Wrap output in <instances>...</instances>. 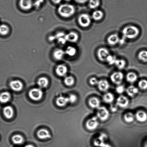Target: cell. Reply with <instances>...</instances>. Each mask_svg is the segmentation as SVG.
Masks as SVG:
<instances>
[{
  "label": "cell",
  "instance_id": "37",
  "mask_svg": "<svg viewBox=\"0 0 147 147\" xmlns=\"http://www.w3.org/2000/svg\"><path fill=\"white\" fill-rule=\"evenodd\" d=\"M116 60L117 59L116 57L109 55L107 58L106 62L110 65H112L115 64Z\"/></svg>",
  "mask_w": 147,
  "mask_h": 147
},
{
  "label": "cell",
  "instance_id": "2",
  "mask_svg": "<svg viewBox=\"0 0 147 147\" xmlns=\"http://www.w3.org/2000/svg\"><path fill=\"white\" fill-rule=\"evenodd\" d=\"M139 30L134 26H129L122 30V33L124 38L129 39L136 38L139 34Z\"/></svg>",
  "mask_w": 147,
  "mask_h": 147
},
{
  "label": "cell",
  "instance_id": "21",
  "mask_svg": "<svg viewBox=\"0 0 147 147\" xmlns=\"http://www.w3.org/2000/svg\"><path fill=\"white\" fill-rule=\"evenodd\" d=\"M11 98V95L8 92H4L0 94V102L5 103L9 101Z\"/></svg>",
  "mask_w": 147,
  "mask_h": 147
},
{
  "label": "cell",
  "instance_id": "12",
  "mask_svg": "<svg viewBox=\"0 0 147 147\" xmlns=\"http://www.w3.org/2000/svg\"><path fill=\"white\" fill-rule=\"evenodd\" d=\"M37 136L39 139L42 140L50 139L51 137L49 132L45 129L38 130L37 132Z\"/></svg>",
  "mask_w": 147,
  "mask_h": 147
},
{
  "label": "cell",
  "instance_id": "13",
  "mask_svg": "<svg viewBox=\"0 0 147 147\" xmlns=\"http://www.w3.org/2000/svg\"><path fill=\"white\" fill-rule=\"evenodd\" d=\"M97 85L99 90L102 92L107 91L109 90L110 86L109 82L106 80L99 81Z\"/></svg>",
  "mask_w": 147,
  "mask_h": 147
},
{
  "label": "cell",
  "instance_id": "22",
  "mask_svg": "<svg viewBox=\"0 0 147 147\" xmlns=\"http://www.w3.org/2000/svg\"><path fill=\"white\" fill-rule=\"evenodd\" d=\"M68 102V98L63 96L58 97L56 100V103L57 106L61 107L65 106Z\"/></svg>",
  "mask_w": 147,
  "mask_h": 147
},
{
  "label": "cell",
  "instance_id": "11",
  "mask_svg": "<svg viewBox=\"0 0 147 147\" xmlns=\"http://www.w3.org/2000/svg\"><path fill=\"white\" fill-rule=\"evenodd\" d=\"M19 4L22 9L28 10L32 7L33 2L32 0H20Z\"/></svg>",
  "mask_w": 147,
  "mask_h": 147
},
{
  "label": "cell",
  "instance_id": "5",
  "mask_svg": "<svg viewBox=\"0 0 147 147\" xmlns=\"http://www.w3.org/2000/svg\"><path fill=\"white\" fill-rule=\"evenodd\" d=\"M43 93L41 89L35 88L31 89L29 93L30 98L34 101L40 100L42 97Z\"/></svg>",
  "mask_w": 147,
  "mask_h": 147
},
{
  "label": "cell",
  "instance_id": "31",
  "mask_svg": "<svg viewBox=\"0 0 147 147\" xmlns=\"http://www.w3.org/2000/svg\"><path fill=\"white\" fill-rule=\"evenodd\" d=\"M100 4V0H89V7L92 9H94L98 8Z\"/></svg>",
  "mask_w": 147,
  "mask_h": 147
},
{
  "label": "cell",
  "instance_id": "47",
  "mask_svg": "<svg viewBox=\"0 0 147 147\" xmlns=\"http://www.w3.org/2000/svg\"><path fill=\"white\" fill-rule=\"evenodd\" d=\"M144 147H147V141L145 142L144 144Z\"/></svg>",
  "mask_w": 147,
  "mask_h": 147
},
{
  "label": "cell",
  "instance_id": "1",
  "mask_svg": "<svg viewBox=\"0 0 147 147\" xmlns=\"http://www.w3.org/2000/svg\"><path fill=\"white\" fill-rule=\"evenodd\" d=\"M58 11L59 13L62 17L64 18H69L75 13L76 9L73 5L65 4H62L59 7Z\"/></svg>",
  "mask_w": 147,
  "mask_h": 147
},
{
  "label": "cell",
  "instance_id": "4",
  "mask_svg": "<svg viewBox=\"0 0 147 147\" xmlns=\"http://www.w3.org/2000/svg\"><path fill=\"white\" fill-rule=\"evenodd\" d=\"M96 114L97 118L102 121L107 120L110 115L109 110L103 106L98 108Z\"/></svg>",
  "mask_w": 147,
  "mask_h": 147
},
{
  "label": "cell",
  "instance_id": "32",
  "mask_svg": "<svg viewBox=\"0 0 147 147\" xmlns=\"http://www.w3.org/2000/svg\"><path fill=\"white\" fill-rule=\"evenodd\" d=\"M124 119L127 123H131L134 120L135 116L131 112H128L124 116Z\"/></svg>",
  "mask_w": 147,
  "mask_h": 147
},
{
  "label": "cell",
  "instance_id": "14",
  "mask_svg": "<svg viewBox=\"0 0 147 147\" xmlns=\"http://www.w3.org/2000/svg\"><path fill=\"white\" fill-rule=\"evenodd\" d=\"M119 35L117 34H113L109 36L107 38L108 44L111 45H116L119 42Z\"/></svg>",
  "mask_w": 147,
  "mask_h": 147
},
{
  "label": "cell",
  "instance_id": "26",
  "mask_svg": "<svg viewBox=\"0 0 147 147\" xmlns=\"http://www.w3.org/2000/svg\"><path fill=\"white\" fill-rule=\"evenodd\" d=\"M48 79L45 77H41L38 79L37 84L41 88L47 87L49 84Z\"/></svg>",
  "mask_w": 147,
  "mask_h": 147
},
{
  "label": "cell",
  "instance_id": "36",
  "mask_svg": "<svg viewBox=\"0 0 147 147\" xmlns=\"http://www.w3.org/2000/svg\"><path fill=\"white\" fill-rule=\"evenodd\" d=\"M64 82L66 85L68 86H71L74 84L75 80L71 76H67L64 79Z\"/></svg>",
  "mask_w": 147,
  "mask_h": 147
},
{
  "label": "cell",
  "instance_id": "40",
  "mask_svg": "<svg viewBox=\"0 0 147 147\" xmlns=\"http://www.w3.org/2000/svg\"><path fill=\"white\" fill-rule=\"evenodd\" d=\"M44 0H34L33 5L36 8L40 7L41 4L44 2Z\"/></svg>",
  "mask_w": 147,
  "mask_h": 147
},
{
  "label": "cell",
  "instance_id": "18",
  "mask_svg": "<svg viewBox=\"0 0 147 147\" xmlns=\"http://www.w3.org/2000/svg\"><path fill=\"white\" fill-rule=\"evenodd\" d=\"M136 119L139 122H143L147 120V113L144 111H139L136 114Z\"/></svg>",
  "mask_w": 147,
  "mask_h": 147
},
{
  "label": "cell",
  "instance_id": "3",
  "mask_svg": "<svg viewBox=\"0 0 147 147\" xmlns=\"http://www.w3.org/2000/svg\"><path fill=\"white\" fill-rule=\"evenodd\" d=\"M78 22L80 26L86 28L90 26L91 22V19L88 14H82L79 16L78 18Z\"/></svg>",
  "mask_w": 147,
  "mask_h": 147
},
{
  "label": "cell",
  "instance_id": "16",
  "mask_svg": "<svg viewBox=\"0 0 147 147\" xmlns=\"http://www.w3.org/2000/svg\"><path fill=\"white\" fill-rule=\"evenodd\" d=\"M66 38L67 41L70 42H76L78 40V35L76 32H71L66 34Z\"/></svg>",
  "mask_w": 147,
  "mask_h": 147
},
{
  "label": "cell",
  "instance_id": "15",
  "mask_svg": "<svg viewBox=\"0 0 147 147\" xmlns=\"http://www.w3.org/2000/svg\"><path fill=\"white\" fill-rule=\"evenodd\" d=\"M67 69L65 65H59L57 66L56 69V72L58 76H64L67 74Z\"/></svg>",
  "mask_w": 147,
  "mask_h": 147
},
{
  "label": "cell",
  "instance_id": "28",
  "mask_svg": "<svg viewBox=\"0 0 147 147\" xmlns=\"http://www.w3.org/2000/svg\"><path fill=\"white\" fill-rule=\"evenodd\" d=\"M104 101L107 103H111L114 100V96L111 93H107L103 96Z\"/></svg>",
  "mask_w": 147,
  "mask_h": 147
},
{
  "label": "cell",
  "instance_id": "7",
  "mask_svg": "<svg viewBox=\"0 0 147 147\" xmlns=\"http://www.w3.org/2000/svg\"><path fill=\"white\" fill-rule=\"evenodd\" d=\"M99 122L97 117H96L91 118L87 121L86 123V128L89 130H94L96 129L98 126Z\"/></svg>",
  "mask_w": 147,
  "mask_h": 147
},
{
  "label": "cell",
  "instance_id": "19",
  "mask_svg": "<svg viewBox=\"0 0 147 147\" xmlns=\"http://www.w3.org/2000/svg\"><path fill=\"white\" fill-rule=\"evenodd\" d=\"M88 103L89 106L93 109H98L100 107V101L97 98H91L89 100Z\"/></svg>",
  "mask_w": 147,
  "mask_h": 147
},
{
  "label": "cell",
  "instance_id": "35",
  "mask_svg": "<svg viewBox=\"0 0 147 147\" xmlns=\"http://www.w3.org/2000/svg\"><path fill=\"white\" fill-rule=\"evenodd\" d=\"M9 29L8 26L3 24L0 25V34L3 36L7 35L9 32Z\"/></svg>",
  "mask_w": 147,
  "mask_h": 147
},
{
  "label": "cell",
  "instance_id": "27",
  "mask_svg": "<svg viewBox=\"0 0 147 147\" xmlns=\"http://www.w3.org/2000/svg\"><path fill=\"white\" fill-rule=\"evenodd\" d=\"M137 79L138 76L134 73L129 72L126 75V80L129 83H134L136 81Z\"/></svg>",
  "mask_w": 147,
  "mask_h": 147
},
{
  "label": "cell",
  "instance_id": "34",
  "mask_svg": "<svg viewBox=\"0 0 147 147\" xmlns=\"http://www.w3.org/2000/svg\"><path fill=\"white\" fill-rule=\"evenodd\" d=\"M138 58L141 61L147 62V51L145 50L140 52L138 55Z\"/></svg>",
  "mask_w": 147,
  "mask_h": 147
},
{
  "label": "cell",
  "instance_id": "30",
  "mask_svg": "<svg viewBox=\"0 0 147 147\" xmlns=\"http://www.w3.org/2000/svg\"><path fill=\"white\" fill-rule=\"evenodd\" d=\"M126 62L124 60L117 59L116 60L115 64L119 69H123L126 65Z\"/></svg>",
  "mask_w": 147,
  "mask_h": 147
},
{
  "label": "cell",
  "instance_id": "6",
  "mask_svg": "<svg viewBox=\"0 0 147 147\" xmlns=\"http://www.w3.org/2000/svg\"><path fill=\"white\" fill-rule=\"evenodd\" d=\"M124 78L123 74L121 72L113 73L111 76V80L115 84L119 85L122 83Z\"/></svg>",
  "mask_w": 147,
  "mask_h": 147
},
{
  "label": "cell",
  "instance_id": "29",
  "mask_svg": "<svg viewBox=\"0 0 147 147\" xmlns=\"http://www.w3.org/2000/svg\"><path fill=\"white\" fill-rule=\"evenodd\" d=\"M12 140L15 144L20 145L23 143L24 139L21 135H16L12 137Z\"/></svg>",
  "mask_w": 147,
  "mask_h": 147
},
{
  "label": "cell",
  "instance_id": "20",
  "mask_svg": "<svg viewBox=\"0 0 147 147\" xmlns=\"http://www.w3.org/2000/svg\"><path fill=\"white\" fill-rule=\"evenodd\" d=\"M66 35L63 32H59L55 36V39H57L60 44H65L67 42L66 38Z\"/></svg>",
  "mask_w": 147,
  "mask_h": 147
},
{
  "label": "cell",
  "instance_id": "33",
  "mask_svg": "<svg viewBox=\"0 0 147 147\" xmlns=\"http://www.w3.org/2000/svg\"><path fill=\"white\" fill-rule=\"evenodd\" d=\"M77 50L75 47L69 46L67 47L65 51V54L70 57H73L76 55Z\"/></svg>",
  "mask_w": 147,
  "mask_h": 147
},
{
  "label": "cell",
  "instance_id": "10",
  "mask_svg": "<svg viewBox=\"0 0 147 147\" xmlns=\"http://www.w3.org/2000/svg\"><path fill=\"white\" fill-rule=\"evenodd\" d=\"M129 100L127 98L123 96H119L116 102L117 105L121 108L126 107L129 104Z\"/></svg>",
  "mask_w": 147,
  "mask_h": 147
},
{
  "label": "cell",
  "instance_id": "41",
  "mask_svg": "<svg viewBox=\"0 0 147 147\" xmlns=\"http://www.w3.org/2000/svg\"><path fill=\"white\" fill-rule=\"evenodd\" d=\"M125 90V88L124 86H118L116 88V91L117 92V93L119 94H121L123 93Z\"/></svg>",
  "mask_w": 147,
  "mask_h": 147
},
{
  "label": "cell",
  "instance_id": "43",
  "mask_svg": "<svg viewBox=\"0 0 147 147\" xmlns=\"http://www.w3.org/2000/svg\"><path fill=\"white\" fill-rule=\"evenodd\" d=\"M88 0H75L76 2L80 4L84 3L87 1Z\"/></svg>",
  "mask_w": 147,
  "mask_h": 147
},
{
  "label": "cell",
  "instance_id": "46",
  "mask_svg": "<svg viewBox=\"0 0 147 147\" xmlns=\"http://www.w3.org/2000/svg\"><path fill=\"white\" fill-rule=\"evenodd\" d=\"M25 147H34L33 145H28L26 146Z\"/></svg>",
  "mask_w": 147,
  "mask_h": 147
},
{
  "label": "cell",
  "instance_id": "24",
  "mask_svg": "<svg viewBox=\"0 0 147 147\" xmlns=\"http://www.w3.org/2000/svg\"><path fill=\"white\" fill-rule=\"evenodd\" d=\"M139 90L135 86H129L126 89V93L129 96L133 97L138 93Z\"/></svg>",
  "mask_w": 147,
  "mask_h": 147
},
{
  "label": "cell",
  "instance_id": "38",
  "mask_svg": "<svg viewBox=\"0 0 147 147\" xmlns=\"http://www.w3.org/2000/svg\"><path fill=\"white\" fill-rule=\"evenodd\" d=\"M140 88L142 90H146L147 89V80H141L138 84Z\"/></svg>",
  "mask_w": 147,
  "mask_h": 147
},
{
  "label": "cell",
  "instance_id": "8",
  "mask_svg": "<svg viewBox=\"0 0 147 147\" xmlns=\"http://www.w3.org/2000/svg\"><path fill=\"white\" fill-rule=\"evenodd\" d=\"M109 55V50L106 48L101 47L98 50V58L100 61L102 62H106L107 58Z\"/></svg>",
  "mask_w": 147,
  "mask_h": 147
},
{
  "label": "cell",
  "instance_id": "23",
  "mask_svg": "<svg viewBox=\"0 0 147 147\" xmlns=\"http://www.w3.org/2000/svg\"><path fill=\"white\" fill-rule=\"evenodd\" d=\"M65 54V51L60 49H58L55 50L53 53V56L56 60H61L63 58Z\"/></svg>",
  "mask_w": 147,
  "mask_h": 147
},
{
  "label": "cell",
  "instance_id": "45",
  "mask_svg": "<svg viewBox=\"0 0 147 147\" xmlns=\"http://www.w3.org/2000/svg\"><path fill=\"white\" fill-rule=\"evenodd\" d=\"M62 1V0H52V1L54 3L56 4L60 3Z\"/></svg>",
  "mask_w": 147,
  "mask_h": 147
},
{
  "label": "cell",
  "instance_id": "25",
  "mask_svg": "<svg viewBox=\"0 0 147 147\" xmlns=\"http://www.w3.org/2000/svg\"><path fill=\"white\" fill-rule=\"evenodd\" d=\"M104 13L103 11L100 10H96L94 11L92 13V17L95 21H99L103 18Z\"/></svg>",
  "mask_w": 147,
  "mask_h": 147
},
{
  "label": "cell",
  "instance_id": "9",
  "mask_svg": "<svg viewBox=\"0 0 147 147\" xmlns=\"http://www.w3.org/2000/svg\"><path fill=\"white\" fill-rule=\"evenodd\" d=\"M9 86L11 89L16 92H19L22 90L23 84L21 81L19 80H13L10 82Z\"/></svg>",
  "mask_w": 147,
  "mask_h": 147
},
{
  "label": "cell",
  "instance_id": "48",
  "mask_svg": "<svg viewBox=\"0 0 147 147\" xmlns=\"http://www.w3.org/2000/svg\"><path fill=\"white\" fill-rule=\"evenodd\" d=\"M65 1H71V0H65Z\"/></svg>",
  "mask_w": 147,
  "mask_h": 147
},
{
  "label": "cell",
  "instance_id": "44",
  "mask_svg": "<svg viewBox=\"0 0 147 147\" xmlns=\"http://www.w3.org/2000/svg\"><path fill=\"white\" fill-rule=\"evenodd\" d=\"M111 110L112 112H116L117 110V107L115 106H113V105H112V106H111Z\"/></svg>",
  "mask_w": 147,
  "mask_h": 147
},
{
  "label": "cell",
  "instance_id": "39",
  "mask_svg": "<svg viewBox=\"0 0 147 147\" xmlns=\"http://www.w3.org/2000/svg\"><path fill=\"white\" fill-rule=\"evenodd\" d=\"M68 98L69 102L70 103H75L77 100V96L74 94H70Z\"/></svg>",
  "mask_w": 147,
  "mask_h": 147
},
{
  "label": "cell",
  "instance_id": "17",
  "mask_svg": "<svg viewBox=\"0 0 147 147\" xmlns=\"http://www.w3.org/2000/svg\"><path fill=\"white\" fill-rule=\"evenodd\" d=\"M14 110L12 107L7 106L3 109V114L5 117L7 119H11L13 116Z\"/></svg>",
  "mask_w": 147,
  "mask_h": 147
},
{
  "label": "cell",
  "instance_id": "42",
  "mask_svg": "<svg viewBox=\"0 0 147 147\" xmlns=\"http://www.w3.org/2000/svg\"><path fill=\"white\" fill-rule=\"evenodd\" d=\"M98 82V81L96 78H92L89 80V83H90V84L93 85V86L97 85Z\"/></svg>",
  "mask_w": 147,
  "mask_h": 147
}]
</instances>
